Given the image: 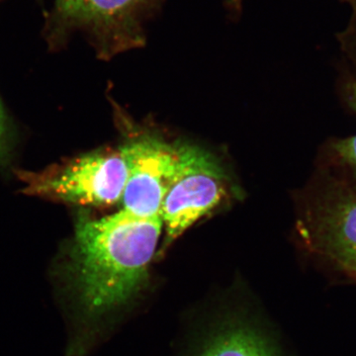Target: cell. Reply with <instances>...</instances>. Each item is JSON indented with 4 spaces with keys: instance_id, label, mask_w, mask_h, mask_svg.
<instances>
[{
    "instance_id": "8992f818",
    "label": "cell",
    "mask_w": 356,
    "mask_h": 356,
    "mask_svg": "<svg viewBox=\"0 0 356 356\" xmlns=\"http://www.w3.org/2000/svg\"><path fill=\"white\" fill-rule=\"evenodd\" d=\"M300 234L312 252L356 275V191L332 186L307 206Z\"/></svg>"
},
{
    "instance_id": "277c9868",
    "label": "cell",
    "mask_w": 356,
    "mask_h": 356,
    "mask_svg": "<svg viewBox=\"0 0 356 356\" xmlns=\"http://www.w3.org/2000/svg\"><path fill=\"white\" fill-rule=\"evenodd\" d=\"M25 194L54 202L107 207L120 202L127 182V165L119 151L93 152L41 172L18 170Z\"/></svg>"
},
{
    "instance_id": "6da1fadb",
    "label": "cell",
    "mask_w": 356,
    "mask_h": 356,
    "mask_svg": "<svg viewBox=\"0 0 356 356\" xmlns=\"http://www.w3.org/2000/svg\"><path fill=\"white\" fill-rule=\"evenodd\" d=\"M163 229L161 217L123 209L100 219L79 215L74 238L54 267L69 324L65 356L90 355L151 300Z\"/></svg>"
},
{
    "instance_id": "30bf717a",
    "label": "cell",
    "mask_w": 356,
    "mask_h": 356,
    "mask_svg": "<svg viewBox=\"0 0 356 356\" xmlns=\"http://www.w3.org/2000/svg\"><path fill=\"white\" fill-rule=\"evenodd\" d=\"M348 103L356 112V83H353L348 88Z\"/></svg>"
},
{
    "instance_id": "3957f363",
    "label": "cell",
    "mask_w": 356,
    "mask_h": 356,
    "mask_svg": "<svg viewBox=\"0 0 356 356\" xmlns=\"http://www.w3.org/2000/svg\"><path fill=\"white\" fill-rule=\"evenodd\" d=\"M161 0H54L44 16L43 34L49 48H64L74 34L88 40L100 58L144 44L145 24Z\"/></svg>"
},
{
    "instance_id": "5b68a950",
    "label": "cell",
    "mask_w": 356,
    "mask_h": 356,
    "mask_svg": "<svg viewBox=\"0 0 356 356\" xmlns=\"http://www.w3.org/2000/svg\"><path fill=\"white\" fill-rule=\"evenodd\" d=\"M177 146L179 165L161 206L165 236L156 259L187 229L215 209L227 193L226 173L217 159L193 145Z\"/></svg>"
},
{
    "instance_id": "ba28073f",
    "label": "cell",
    "mask_w": 356,
    "mask_h": 356,
    "mask_svg": "<svg viewBox=\"0 0 356 356\" xmlns=\"http://www.w3.org/2000/svg\"><path fill=\"white\" fill-rule=\"evenodd\" d=\"M2 0H0L1 2ZM13 153V133L3 104L0 100V168L10 165Z\"/></svg>"
},
{
    "instance_id": "9c48e42d",
    "label": "cell",
    "mask_w": 356,
    "mask_h": 356,
    "mask_svg": "<svg viewBox=\"0 0 356 356\" xmlns=\"http://www.w3.org/2000/svg\"><path fill=\"white\" fill-rule=\"evenodd\" d=\"M334 149L343 163L356 168V135L337 140L334 145Z\"/></svg>"
},
{
    "instance_id": "7a4b0ae2",
    "label": "cell",
    "mask_w": 356,
    "mask_h": 356,
    "mask_svg": "<svg viewBox=\"0 0 356 356\" xmlns=\"http://www.w3.org/2000/svg\"><path fill=\"white\" fill-rule=\"evenodd\" d=\"M173 356H282L245 287L211 294L182 320Z\"/></svg>"
},
{
    "instance_id": "52a82bcc",
    "label": "cell",
    "mask_w": 356,
    "mask_h": 356,
    "mask_svg": "<svg viewBox=\"0 0 356 356\" xmlns=\"http://www.w3.org/2000/svg\"><path fill=\"white\" fill-rule=\"evenodd\" d=\"M120 149L128 172L122 209L138 217H161L163 199L179 165L177 145L144 136Z\"/></svg>"
}]
</instances>
